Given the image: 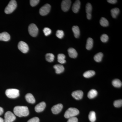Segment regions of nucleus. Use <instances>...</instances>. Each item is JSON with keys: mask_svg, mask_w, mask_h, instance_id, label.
<instances>
[{"mask_svg": "<svg viewBox=\"0 0 122 122\" xmlns=\"http://www.w3.org/2000/svg\"><path fill=\"white\" fill-rule=\"evenodd\" d=\"M46 107V103L45 102H42L37 104L35 107V111L37 113L41 112L44 110Z\"/></svg>", "mask_w": 122, "mask_h": 122, "instance_id": "f8f14e48", "label": "nucleus"}, {"mask_svg": "<svg viewBox=\"0 0 122 122\" xmlns=\"http://www.w3.org/2000/svg\"><path fill=\"white\" fill-rule=\"evenodd\" d=\"M95 74V72L94 71L90 70L85 72L83 74V76L85 78H89L94 76Z\"/></svg>", "mask_w": 122, "mask_h": 122, "instance_id": "5701e85b", "label": "nucleus"}, {"mask_svg": "<svg viewBox=\"0 0 122 122\" xmlns=\"http://www.w3.org/2000/svg\"><path fill=\"white\" fill-rule=\"evenodd\" d=\"M27 122H39V119L37 117H34L30 119Z\"/></svg>", "mask_w": 122, "mask_h": 122, "instance_id": "f704fd0d", "label": "nucleus"}, {"mask_svg": "<svg viewBox=\"0 0 122 122\" xmlns=\"http://www.w3.org/2000/svg\"><path fill=\"white\" fill-rule=\"evenodd\" d=\"M119 12H120V11H119V9L118 8H115L112 9L111 13L112 17L114 18H116L117 16L118 15Z\"/></svg>", "mask_w": 122, "mask_h": 122, "instance_id": "a878e982", "label": "nucleus"}, {"mask_svg": "<svg viewBox=\"0 0 122 122\" xmlns=\"http://www.w3.org/2000/svg\"><path fill=\"white\" fill-rule=\"evenodd\" d=\"M54 68L55 70L56 73L59 74L62 73L65 70L64 66L61 65H56L54 66Z\"/></svg>", "mask_w": 122, "mask_h": 122, "instance_id": "f3484780", "label": "nucleus"}, {"mask_svg": "<svg viewBox=\"0 0 122 122\" xmlns=\"http://www.w3.org/2000/svg\"><path fill=\"white\" fill-rule=\"evenodd\" d=\"M18 47L19 50L24 53L28 52L29 50L28 46L24 41H20L18 43Z\"/></svg>", "mask_w": 122, "mask_h": 122, "instance_id": "0eeeda50", "label": "nucleus"}, {"mask_svg": "<svg viewBox=\"0 0 122 122\" xmlns=\"http://www.w3.org/2000/svg\"><path fill=\"white\" fill-rule=\"evenodd\" d=\"M43 32L46 36H48V35H50L52 31L49 28H45L43 30Z\"/></svg>", "mask_w": 122, "mask_h": 122, "instance_id": "473e14b6", "label": "nucleus"}, {"mask_svg": "<svg viewBox=\"0 0 122 122\" xmlns=\"http://www.w3.org/2000/svg\"><path fill=\"white\" fill-rule=\"evenodd\" d=\"M103 54L102 53H98L95 55L94 57V59L97 62H100L102 60Z\"/></svg>", "mask_w": 122, "mask_h": 122, "instance_id": "393cba45", "label": "nucleus"}, {"mask_svg": "<svg viewBox=\"0 0 122 122\" xmlns=\"http://www.w3.org/2000/svg\"><path fill=\"white\" fill-rule=\"evenodd\" d=\"M54 55L52 53H48L46 55V60L49 62H52L54 59Z\"/></svg>", "mask_w": 122, "mask_h": 122, "instance_id": "cd10ccee", "label": "nucleus"}, {"mask_svg": "<svg viewBox=\"0 0 122 122\" xmlns=\"http://www.w3.org/2000/svg\"><path fill=\"white\" fill-rule=\"evenodd\" d=\"M64 35V32L62 30H57L56 33V36L59 39H62Z\"/></svg>", "mask_w": 122, "mask_h": 122, "instance_id": "c756f323", "label": "nucleus"}, {"mask_svg": "<svg viewBox=\"0 0 122 122\" xmlns=\"http://www.w3.org/2000/svg\"><path fill=\"white\" fill-rule=\"evenodd\" d=\"M5 94L9 98H15L20 95V91L17 89H8L5 91Z\"/></svg>", "mask_w": 122, "mask_h": 122, "instance_id": "7ed1b4c3", "label": "nucleus"}, {"mask_svg": "<svg viewBox=\"0 0 122 122\" xmlns=\"http://www.w3.org/2000/svg\"><path fill=\"white\" fill-rule=\"evenodd\" d=\"M100 39L103 42H106L108 41L109 37L107 34H103L101 36Z\"/></svg>", "mask_w": 122, "mask_h": 122, "instance_id": "2f4dec72", "label": "nucleus"}, {"mask_svg": "<svg viewBox=\"0 0 122 122\" xmlns=\"http://www.w3.org/2000/svg\"><path fill=\"white\" fill-rule=\"evenodd\" d=\"M67 122H78V119L76 117H73L69 118Z\"/></svg>", "mask_w": 122, "mask_h": 122, "instance_id": "c9c22d12", "label": "nucleus"}, {"mask_svg": "<svg viewBox=\"0 0 122 122\" xmlns=\"http://www.w3.org/2000/svg\"><path fill=\"white\" fill-rule=\"evenodd\" d=\"M93 39L91 38H89L87 39L86 48L87 50H90L93 47Z\"/></svg>", "mask_w": 122, "mask_h": 122, "instance_id": "aec40b11", "label": "nucleus"}, {"mask_svg": "<svg viewBox=\"0 0 122 122\" xmlns=\"http://www.w3.org/2000/svg\"><path fill=\"white\" fill-rule=\"evenodd\" d=\"M28 31L30 36L35 37L38 34V29L35 24H32L29 26Z\"/></svg>", "mask_w": 122, "mask_h": 122, "instance_id": "39448f33", "label": "nucleus"}, {"mask_svg": "<svg viewBox=\"0 0 122 122\" xmlns=\"http://www.w3.org/2000/svg\"><path fill=\"white\" fill-rule=\"evenodd\" d=\"M63 105L62 104H58L56 105H55L52 107L51 109L52 112L53 113L55 114H57L59 113L62 110L63 108Z\"/></svg>", "mask_w": 122, "mask_h": 122, "instance_id": "9d476101", "label": "nucleus"}, {"mask_svg": "<svg viewBox=\"0 0 122 122\" xmlns=\"http://www.w3.org/2000/svg\"><path fill=\"white\" fill-rule=\"evenodd\" d=\"M92 6L91 4L87 3L86 5V17L87 19L90 20L91 18V12L92 11Z\"/></svg>", "mask_w": 122, "mask_h": 122, "instance_id": "ddd939ff", "label": "nucleus"}, {"mask_svg": "<svg viewBox=\"0 0 122 122\" xmlns=\"http://www.w3.org/2000/svg\"><path fill=\"white\" fill-rule=\"evenodd\" d=\"M39 1V0H30V5L32 7H35L38 4Z\"/></svg>", "mask_w": 122, "mask_h": 122, "instance_id": "72a5a7b5", "label": "nucleus"}, {"mask_svg": "<svg viewBox=\"0 0 122 122\" xmlns=\"http://www.w3.org/2000/svg\"><path fill=\"white\" fill-rule=\"evenodd\" d=\"M97 94V92L96 90L92 89L88 92L87 97L89 99H93L96 97Z\"/></svg>", "mask_w": 122, "mask_h": 122, "instance_id": "6ab92c4d", "label": "nucleus"}, {"mask_svg": "<svg viewBox=\"0 0 122 122\" xmlns=\"http://www.w3.org/2000/svg\"><path fill=\"white\" fill-rule=\"evenodd\" d=\"M10 39V35L7 32H4L0 33V41H7Z\"/></svg>", "mask_w": 122, "mask_h": 122, "instance_id": "2eb2a0df", "label": "nucleus"}, {"mask_svg": "<svg viewBox=\"0 0 122 122\" xmlns=\"http://www.w3.org/2000/svg\"><path fill=\"white\" fill-rule=\"evenodd\" d=\"M83 94V92L82 91L77 90L73 92L72 95L73 97L76 100H80L82 98Z\"/></svg>", "mask_w": 122, "mask_h": 122, "instance_id": "9b49d317", "label": "nucleus"}, {"mask_svg": "<svg viewBox=\"0 0 122 122\" xmlns=\"http://www.w3.org/2000/svg\"><path fill=\"white\" fill-rule=\"evenodd\" d=\"M100 25L102 26L106 27L109 25V23L108 20L104 17H102L100 21Z\"/></svg>", "mask_w": 122, "mask_h": 122, "instance_id": "c85d7f7f", "label": "nucleus"}, {"mask_svg": "<svg viewBox=\"0 0 122 122\" xmlns=\"http://www.w3.org/2000/svg\"><path fill=\"white\" fill-rule=\"evenodd\" d=\"M71 1L70 0H64L62 2L61 7L64 12H66L69 10L71 5Z\"/></svg>", "mask_w": 122, "mask_h": 122, "instance_id": "1a4fd4ad", "label": "nucleus"}, {"mask_svg": "<svg viewBox=\"0 0 122 122\" xmlns=\"http://www.w3.org/2000/svg\"><path fill=\"white\" fill-rule=\"evenodd\" d=\"M89 118L91 122H94L96 121V113L94 111H92L90 112L89 115Z\"/></svg>", "mask_w": 122, "mask_h": 122, "instance_id": "b1692460", "label": "nucleus"}, {"mask_svg": "<svg viewBox=\"0 0 122 122\" xmlns=\"http://www.w3.org/2000/svg\"><path fill=\"white\" fill-rule=\"evenodd\" d=\"M4 113V109L1 107H0V115H1Z\"/></svg>", "mask_w": 122, "mask_h": 122, "instance_id": "4c0bfd02", "label": "nucleus"}, {"mask_svg": "<svg viewBox=\"0 0 122 122\" xmlns=\"http://www.w3.org/2000/svg\"><path fill=\"white\" fill-rule=\"evenodd\" d=\"M112 84L114 87H120L122 86V83L121 81L118 79H115L113 81Z\"/></svg>", "mask_w": 122, "mask_h": 122, "instance_id": "bb28decb", "label": "nucleus"}, {"mask_svg": "<svg viewBox=\"0 0 122 122\" xmlns=\"http://www.w3.org/2000/svg\"><path fill=\"white\" fill-rule=\"evenodd\" d=\"M0 122H5L4 120L2 118L0 117Z\"/></svg>", "mask_w": 122, "mask_h": 122, "instance_id": "58836bf2", "label": "nucleus"}, {"mask_svg": "<svg viewBox=\"0 0 122 122\" xmlns=\"http://www.w3.org/2000/svg\"><path fill=\"white\" fill-rule=\"evenodd\" d=\"M69 56L71 58H75L77 56L78 53L77 51L73 48H70L68 50Z\"/></svg>", "mask_w": 122, "mask_h": 122, "instance_id": "dca6fc26", "label": "nucleus"}, {"mask_svg": "<svg viewBox=\"0 0 122 122\" xmlns=\"http://www.w3.org/2000/svg\"><path fill=\"white\" fill-rule=\"evenodd\" d=\"M114 105L115 107H122V99L116 100L114 102Z\"/></svg>", "mask_w": 122, "mask_h": 122, "instance_id": "7c9ffc66", "label": "nucleus"}, {"mask_svg": "<svg viewBox=\"0 0 122 122\" xmlns=\"http://www.w3.org/2000/svg\"><path fill=\"white\" fill-rule=\"evenodd\" d=\"M13 111L15 115L19 117L26 116L29 114L28 107L23 106H17L15 107Z\"/></svg>", "mask_w": 122, "mask_h": 122, "instance_id": "f257e3e1", "label": "nucleus"}, {"mask_svg": "<svg viewBox=\"0 0 122 122\" xmlns=\"http://www.w3.org/2000/svg\"><path fill=\"white\" fill-rule=\"evenodd\" d=\"M16 119L15 115L11 111H7L5 115V122H12Z\"/></svg>", "mask_w": 122, "mask_h": 122, "instance_id": "423d86ee", "label": "nucleus"}, {"mask_svg": "<svg viewBox=\"0 0 122 122\" xmlns=\"http://www.w3.org/2000/svg\"><path fill=\"white\" fill-rule=\"evenodd\" d=\"M79 111L76 108L74 107H70L66 112L64 115V116L66 118L75 117L79 114Z\"/></svg>", "mask_w": 122, "mask_h": 122, "instance_id": "f03ea898", "label": "nucleus"}, {"mask_svg": "<svg viewBox=\"0 0 122 122\" xmlns=\"http://www.w3.org/2000/svg\"><path fill=\"white\" fill-rule=\"evenodd\" d=\"M51 5L49 4H46L40 9L39 13L42 16H45L48 14L50 11Z\"/></svg>", "mask_w": 122, "mask_h": 122, "instance_id": "6e6552de", "label": "nucleus"}, {"mask_svg": "<svg viewBox=\"0 0 122 122\" xmlns=\"http://www.w3.org/2000/svg\"><path fill=\"white\" fill-rule=\"evenodd\" d=\"M107 2L112 4H115L117 2V0H108Z\"/></svg>", "mask_w": 122, "mask_h": 122, "instance_id": "e433bc0d", "label": "nucleus"}, {"mask_svg": "<svg viewBox=\"0 0 122 122\" xmlns=\"http://www.w3.org/2000/svg\"><path fill=\"white\" fill-rule=\"evenodd\" d=\"M25 98L27 102L33 104L35 103V98L32 94L30 93L26 94L25 96Z\"/></svg>", "mask_w": 122, "mask_h": 122, "instance_id": "a211bd4d", "label": "nucleus"}, {"mask_svg": "<svg viewBox=\"0 0 122 122\" xmlns=\"http://www.w3.org/2000/svg\"><path fill=\"white\" fill-rule=\"evenodd\" d=\"M72 30L74 34V36L76 38H78L80 36V32L79 28L77 26H74L72 28Z\"/></svg>", "mask_w": 122, "mask_h": 122, "instance_id": "412c9836", "label": "nucleus"}, {"mask_svg": "<svg viewBox=\"0 0 122 122\" xmlns=\"http://www.w3.org/2000/svg\"><path fill=\"white\" fill-rule=\"evenodd\" d=\"M17 4L16 1L15 0H12L10 1L8 5L5 9V12L7 14L12 13L16 8Z\"/></svg>", "mask_w": 122, "mask_h": 122, "instance_id": "20e7f679", "label": "nucleus"}, {"mask_svg": "<svg viewBox=\"0 0 122 122\" xmlns=\"http://www.w3.org/2000/svg\"><path fill=\"white\" fill-rule=\"evenodd\" d=\"M81 7V2L80 1L76 0L72 6V10L74 13H77L79 11Z\"/></svg>", "mask_w": 122, "mask_h": 122, "instance_id": "4468645a", "label": "nucleus"}, {"mask_svg": "<svg viewBox=\"0 0 122 122\" xmlns=\"http://www.w3.org/2000/svg\"><path fill=\"white\" fill-rule=\"evenodd\" d=\"M66 56L62 54H59L58 55L57 59L58 62L61 64H64L66 62Z\"/></svg>", "mask_w": 122, "mask_h": 122, "instance_id": "4be33fe9", "label": "nucleus"}]
</instances>
